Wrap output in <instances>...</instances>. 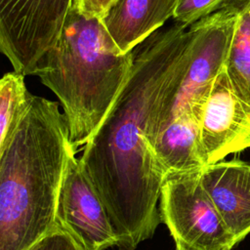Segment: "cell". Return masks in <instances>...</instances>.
I'll list each match as a JSON object with an SVG mask.
<instances>
[{
    "label": "cell",
    "mask_w": 250,
    "mask_h": 250,
    "mask_svg": "<svg viewBox=\"0 0 250 250\" xmlns=\"http://www.w3.org/2000/svg\"><path fill=\"white\" fill-rule=\"evenodd\" d=\"M178 0H116L103 21L122 53L133 51L173 17Z\"/></svg>",
    "instance_id": "10"
},
{
    "label": "cell",
    "mask_w": 250,
    "mask_h": 250,
    "mask_svg": "<svg viewBox=\"0 0 250 250\" xmlns=\"http://www.w3.org/2000/svg\"><path fill=\"white\" fill-rule=\"evenodd\" d=\"M237 14L229 0L222 9L194 22L190 58L186 73L170 103L149 122L147 138L152 148L158 133L185 112L195 111L214 79L226 67Z\"/></svg>",
    "instance_id": "4"
},
{
    "label": "cell",
    "mask_w": 250,
    "mask_h": 250,
    "mask_svg": "<svg viewBox=\"0 0 250 250\" xmlns=\"http://www.w3.org/2000/svg\"><path fill=\"white\" fill-rule=\"evenodd\" d=\"M202 185L236 243L250 233V163L233 159L207 165Z\"/></svg>",
    "instance_id": "9"
},
{
    "label": "cell",
    "mask_w": 250,
    "mask_h": 250,
    "mask_svg": "<svg viewBox=\"0 0 250 250\" xmlns=\"http://www.w3.org/2000/svg\"><path fill=\"white\" fill-rule=\"evenodd\" d=\"M195 115L206 166L250 148V109L236 94L226 67L211 83Z\"/></svg>",
    "instance_id": "8"
},
{
    "label": "cell",
    "mask_w": 250,
    "mask_h": 250,
    "mask_svg": "<svg viewBox=\"0 0 250 250\" xmlns=\"http://www.w3.org/2000/svg\"><path fill=\"white\" fill-rule=\"evenodd\" d=\"M72 0H0V50L15 71L35 75L57 42Z\"/></svg>",
    "instance_id": "6"
},
{
    "label": "cell",
    "mask_w": 250,
    "mask_h": 250,
    "mask_svg": "<svg viewBox=\"0 0 250 250\" xmlns=\"http://www.w3.org/2000/svg\"><path fill=\"white\" fill-rule=\"evenodd\" d=\"M192 31L160 28L134 49L130 74L79 161L103 200L119 250H135L161 222L165 172L147 138L151 117L167 105L186 73Z\"/></svg>",
    "instance_id": "1"
},
{
    "label": "cell",
    "mask_w": 250,
    "mask_h": 250,
    "mask_svg": "<svg viewBox=\"0 0 250 250\" xmlns=\"http://www.w3.org/2000/svg\"><path fill=\"white\" fill-rule=\"evenodd\" d=\"M24 76L18 71L7 72L0 81V148L12 138L25 114L33 95L24 83Z\"/></svg>",
    "instance_id": "13"
},
{
    "label": "cell",
    "mask_w": 250,
    "mask_h": 250,
    "mask_svg": "<svg viewBox=\"0 0 250 250\" xmlns=\"http://www.w3.org/2000/svg\"><path fill=\"white\" fill-rule=\"evenodd\" d=\"M229 1L237 21L226 70L236 94L250 109V0Z\"/></svg>",
    "instance_id": "12"
},
{
    "label": "cell",
    "mask_w": 250,
    "mask_h": 250,
    "mask_svg": "<svg viewBox=\"0 0 250 250\" xmlns=\"http://www.w3.org/2000/svg\"><path fill=\"white\" fill-rule=\"evenodd\" d=\"M202 170L166 174L159 199L161 221L176 250H231L236 242L202 185Z\"/></svg>",
    "instance_id": "5"
},
{
    "label": "cell",
    "mask_w": 250,
    "mask_h": 250,
    "mask_svg": "<svg viewBox=\"0 0 250 250\" xmlns=\"http://www.w3.org/2000/svg\"><path fill=\"white\" fill-rule=\"evenodd\" d=\"M82 13L90 17L104 19L116 0H72Z\"/></svg>",
    "instance_id": "16"
},
{
    "label": "cell",
    "mask_w": 250,
    "mask_h": 250,
    "mask_svg": "<svg viewBox=\"0 0 250 250\" xmlns=\"http://www.w3.org/2000/svg\"><path fill=\"white\" fill-rule=\"evenodd\" d=\"M152 150L165 174L206 167L198 120L191 112H185L168 123L156 136Z\"/></svg>",
    "instance_id": "11"
},
{
    "label": "cell",
    "mask_w": 250,
    "mask_h": 250,
    "mask_svg": "<svg viewBox=\"0 0 250 250\" xmlns=\"http://www.w3.org/2000/svg\"><path fill=\"white\" fill-rule=\"evenodd\" d=\"M229 0H178L174 10L175 22L189 27L194 22L222 9Z\"/></svg>",
    "instance_id": "14"
},
{
    "label": "cell",
    "mask_w": 250,
    "mask_h": 250,
    "mask_svg": "<svg viewBox=\"0 0 250 250\" xmlns=\"http://www.w3.org/2000/svg\"><path fill=\"white\" fill-rule=\"evenodd\" d=\"M134 50L122 53L102 19L72 1L55 45L35 75L59 98L73 148L85 146L103 122L133 65Z\"/></svg>",
    "instance_id": "3"
},
{
    "label": "cell",
    "mask_w": 250,
    "mask_h": 250,
    "mask_svg": "<svg viewBox=\"0 0 250 250\" xmlns=\"http://www.w3.org/2000/svg\"><path fill=\"white\" fill-rule=\"evenodd\" d=\"M28 250H83L62 229L55 228L34 243Z\"/></svg>",
    "instance_id": "15"
},
{
    "label": "cell",
    "mask_w": 250,
    "mask_h": 250,
    "mask_svg": "<svg viewBox=\"0 0 250 250\" xmlns=\"http://www.w3.org/2000/svg\"><path fill=\"white\" fill-rule=\"evenodd\" d=\"M75 151L59 104L33 95L0 148V250H28L55 228L64 170Z\"/></svg>",
    "instance_id": "2"
},
{
    "label": "cell",
    "mask_w": 250,
    "mask_h": 250,
    "mask_svg": "<svg viewBox=\"0 0 250 250\" xmlns=\"http://www.w3.org/2000/svg\"><path fill=\"white\" fill-rule=\"evenodd\" d=\"M72 153L66 163L56 211V225L83 250L117 246L106 208L95 187Z\"/></svg>",
    "instance_id": "7"
}]
</instances>
